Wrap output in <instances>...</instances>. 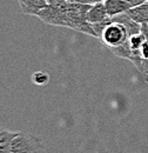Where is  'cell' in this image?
<instances>
[{
    "mask_svg": "<svg viewBox=\"0 0 148 153\" xmlns=\"http://www.w3.org/2000/svg\"><path fill=\"white\" fill-rule=\"evenodd\" d=\"M90 7L91 5L61 0L56 4H48V6L38 14V18L48 25L68 27L96 38L93 26L87 21Z\"/></svg>",
    "mask_w": 148,
    "mask_h": 153,
    "instance_id": "obj_2",
    "label": "cell"
},
{
    "mask_svg": "<svg viewBox=\"0 0 148 153\" xmlns=\"http://www.w3.org/2000/svg\"><path fill=\"white\" fill-rule=\"evenodd\" d=\"M126 14L133 21H135V22H138L140 25L148 24V1L142 4V5H139V6L130 8L126 12Z\"/></svg>",
    "mask_w": 148,
    "mask_h": 153,
    "instance_id": "obj_6",
    "label": "cell"
},
{
    "mask_svg": "<svg viewBox=\"0 0 148 153\" xmlns=\"http://www.w3.org/2000/svg\"><path fill=\"white\" fill-rule=\"evenodd\" d=\"M105 6L108 13V17H114V16H119L122 13H126L130 7L128 2H126L125 0H105Z\"/></svg>",
    "mask_w": 148,
    "mask_h": 153,
    "instance_id": "obj_7",
    "label": "cell"
},
{
    "mask_svg": "<svg viewBox=\"0 0 148 153\" xmlns=\"http://www.w3.org/2000/svg\"><path fill=\"white\" fill-rule=\"evenodd\" d=\"M32 80L36 85H46L48 81H50V76L46 73V72H36L33 76H32Z\"/></svg>",
    "mask_w": 148,
    "mask_h": 153,
    "instance_id": "obj_9",
    "label": "cell"
},
{
    "mask_svg": "<svg viewBox=\"0 0 148 153\" xmlns=\"http://www.w3.org/2000/svg\"><path fill=\"white\" fill-rule=\"evenodd\" d=\"M125 1L130 4V7H135V6H139V5H142V4L147 2L148 0H125Z\"/></svg>",
    "mask_w": 148,
    "mask_h": 153,
    "instance_id": "obj_11",
    "label": "cell"
},
{
    "mask_svg": "<svg viewBox=\"0 0 148 153\" xmlns=\"http://www.w3.org/2000/svg\"><path fill=\"white\" fill-rule=\"evenodd\" d=\"M8 153H47V151L39 137L27 132H18Z\"/></svg>",
    "mask_w": 148,
    "mask_h": 153,
    "instance_id": "obj_3",
    "label": "cell"
},
{
    "mask_svg": "<svg viewBox=\"0 0 148 153\" xmlns=\"http://www.w3.org/2000/svg\"><path fill=\"white\" fill-rule=\"evenodd\" d=\"M20 10L26 16H37L48 6L47 0H18Z\"/></svg>",
    "mask_w": 148,
    "mask_h": 153,
    "instance_id": "obj_4",
    "label": "cell"
},
{
    "mask_svg": "<svg viewBox=\"0 0 148 153\" xmlns=\"http://www.w3.org/2000/svg\"><path fill=\"white\" fill-rule=\"evenodd\" d=\"M47 1H48V4H56V2L61 1V0H47Z\"/></svg>",
    "mask_w": 148,
    "mask_h": 153,
    "instance_id": "obj_12",
    "label": "cell"
},
{
    "mask_svg": "<svg viewBox=\"0 0 148 153\" xmlns=\"http://www.w3.org/2000/svg\"><path fill=\"white\" fill-rule=\"evenodd\" d=\"M68 1L79 2V4H86V5H93V4H96V2H104L105 0H68Z\"/></svg>",
    "mask_w": 148,
    "mask_h": 153,
    "instance_id": "obj_10",
    "label": "cell"
},
{
    "mask_svg": "<svg viewBox=\"0 0 148 153\" xmlns=\"http://www.w3.org/2000/svg\"><path fill=\"white\" fill-rule=\"evenodd\" d=\"M108 18V13L105 6V2H96L91 5L88 12H87V21L91 25L99 24Z\"/></svg>",
    "mask_w": 148,
    "mask_h": 153,
    "instance_id": "obj_5",
    "label": "cell"
},
{
    "mask_svg": "<svg viewBox=\"0 0 148 153\" xmlns=\"http://www.w3.org/2000/svg\"><path fill=\"white\" fill-rule=\"evenodd\" d=\"M96 38H99L114 56L124 59H130L128 48L130 37L141 31V25L133 21L126 13L108 17L106 20L92 25Z\"/></svg>",
    "mask_w": 148,
    "mask_h": 153,
    "instance_id": "obj_1",
    "label": "cell"
},
{
    "mask_svg": "<svg viewBox=\"0 0 148 153\" xmlns=\"http://www.w3.org/2000/svg\"><path fill=\"white\" fill-rule=\"evenodd\" d=\"M17 134L18 132H13L0 126V153H8L11 144Z\"/></svg>",
    "mask_w": 148,
    "mask_h": 153,
    "instance_id": "obj_8",
    "label": "cell"
}]
</instances>
